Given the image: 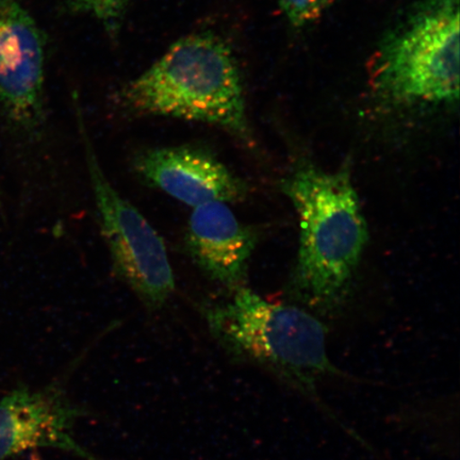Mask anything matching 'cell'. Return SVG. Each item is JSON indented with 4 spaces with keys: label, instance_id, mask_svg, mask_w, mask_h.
<instances>
[{
    "label": "cell",
    "instance_id": "cell-1",
    "mask_svg": "<svg viewBox=\"0 0 460 460\" xmlns=\"http://www.w3.org/2000/svg\"><path fill=\"white\" fill-rule=\"evenodd\" d=\"M204 314L212 335L232 358L271 374L365 445L319 394L326 379L350 377L332 364L327 330L318 318L292 305L269 301L243 286L235 288L227 300L210 305Z\"/></svg>",
    "mask_w": 460,
    "mask_h": 460
},
{
    "label": "cell",
    "instance_id": "cell-2",
    "mask_svg": "<svg viewBox=\"0 0 460 460\" xmlns=\"http://www.w3.org/2000/svg\"><path fill=\"white\" fill-rule=\"evenodd\" d=\"M300 222L296 284L304 301L330 309L341 300L369 239L348 170L298 165L281 182Z\"/></svg>",
    "mask_w": 460,
    "mask_h": 460
},
{
    "label": "cell",
    "instance_id": "cell-3",
    "mask_svg": "<svg viewBox=\"0 0 460 460\" xmlns=\"http://www.w3.org/2000/svg\"><path fill=\"white\" fill-rule=\"evenodd\" d=\"M123 100L136 111L215 125L250 139L237 61L216 34H192L172 44L126 86Z\"/></svg>",
    "mask_w": 460,
    "mask_h": 460
},
{
    "label": "cell",
    "instance_id": "cell-4",
    "mask_svg": "<svg viewBox=\"0 0 460 460\" xmlns=\"http://www.w3.org/2000/svg\"><path fill=\"white\" fill-rule=\"evenodd\" d=\"M369 91L390 109L451 106L459 99V0H420L385 34Z\"/></svg>",
    "mask_w": 460,
    "mask_h": 460
},
{
    "label": "cell",
    "instance_id": "cell-5",
    "mask_svg": "<svg viewBox=\"0 0 460 460\" xmlns=\"http://www.w3.org/2000/svg\"><path fill=\"white\" fill-rule=\"evenodd\" d=\"M86 168L102 237L115 272L146 307L163 308L176 288L164 239L146 217L111 185L89 146Z\"/></svg>",
    "mask_w": 460,
    "mask_h": 460
},
{
    "label": "cell",
    "instance_id": "cell-6",
    "mask_svg": "<svg viewBox=\"0 0 460 460\" xmlns=\"http://www.w3.org/2000/svg\"><path fill=\"white\" fill-rule=\"evenodd\" d=\"M84 416L60 382L10 391L0 400V460L48 447L101 460L75 439V425Z\"/></svg>",
    "mask_w": 460,
    "mask_h": 460
},
{
    "label": "cell",
    "instance_id": "cell-7",
    "mask_svg": "<svg viewBox=\"0 0 460 460\" xmlns=\"http://www.w3.org/2000/svg\"><path fill=\"white\" fill-rule=\"evenodd\" d=\"M44 42L20 0H0V109L16 124L43 119Z\"/></svg>",
    "mask_w": 460,
    "mask_h": 460
},
{
    "label": "cell",
    "instance_id": "cell-8",
    "mask_svg": "<svg viewBox=\"0 0 460 460\" xmlns=\"http://www.w3.org/2000/svg\"><path fill=\"white\" fill-rule=\"evenodd\" d=\"M135 169L149 186L190 207L246 197L245 183L214 155L193 146L151 149L135 160Z\"/></svg>",
    "mask_w": 460,
    "mask_h": 460
},
{
    "label": "cell",
    "instance_id": "cell-9",
    "mask_svg": "<svg viewBox=\"0 0 460 460\" xmlns=\"http://www.w3.org/2000/svg\"><path fill=\"white\" fill-rule=\"evenodd\" d=\"M257 243L254 230L241 223L227 203L195 207L188 223L185 246L207 278L235 289L243 283Z\"/></svg>",
    "mask_w": 460,
    "mask_h": 460
},
{
    "label": "cell",
    "instance_id": "cell-10",
    "mask_svg": "<svg viewBox=\"0 0 460 460\" xmlns=\"http://www.w3.org/2000/svg\"><path fill=\"white\" fill-rule=\"evenodd\" d=\"M333 0H278L281 13L293 27L302 28L319 20Z\"/></svg>",
    "mask_w": 460,
    "mask_h": 460
},
{
    "label": "cell",
    "instance_id": "cell-11",
    "mask_svg": "<svg viewBox=\"0 0 460 460\" xmlns=\"http://www.w3.org/2000/svg\"><path fill=\"white\" fill-rule=\"evenodd\" d=\"M79 13H88L107 25H113L122 16L128 0H65Z\"/></svg>",
    "mask_w": 460,
    "mask_h": 460
}]
</instances>
